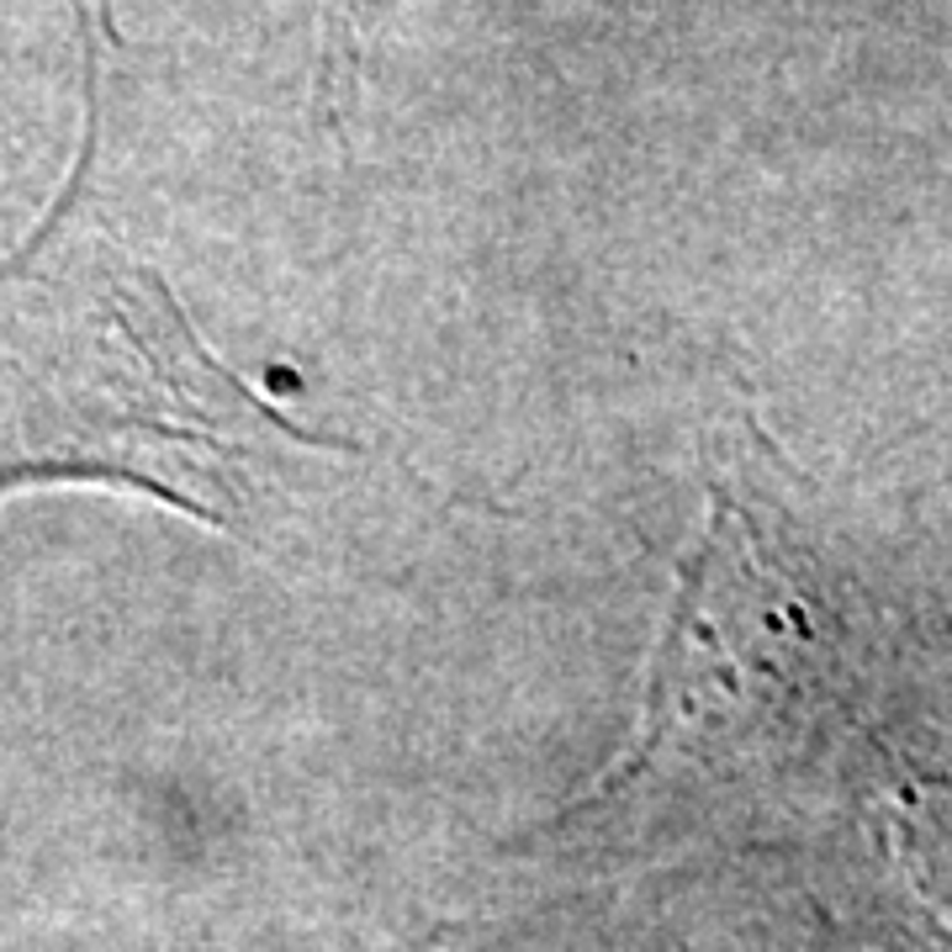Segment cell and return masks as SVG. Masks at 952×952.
Masks as SVG:
<instances>
[{"label": "cell", "mask_w": 952, "mask_h": 952, "mask_svg": "<svg viewBox=\"0 0 952 952\" xmlns=\"http://www.w3.org/2000/svg\"><path fill=\"white\" fill-rule=\"evenodd\" d=\"M397 952H440V937L434 942H418V948H397Z\"/></svg>", "instance_id": "obj_4"}, {"label": "cell", "mask_w": 952, "mask_h": 952, "mask_svg": "<svg viewBox=\"0 0 952 952\" xmlns=\"http://www.w3.org/2000/svg\"><path fill=\"white\" fill-rule=\"evenodd\" d=\"M382 5L387 0H333V11H328V54H324L328 95H339V90L350 86V75H355V64H360V43H365V32H371Z\"/></svg>", "instance_id": "obj_3"}, {"label": "cell", "mask_w": 952, "mask_h": 952, "mask_svg": "<svg viewBox=\"0 0 952 952\" xmlns=\"http://www.w3.org/2000/svg\"><path fill=\"white\" fill-rule=\"evenodd\" d=\"M90 149L54 217L0 265V492L117 481L243 530L328 440L292 429L202 344L165 275L86 202Z\"/></svg>", "instance_id": "obj_1"}, {"label": "cell", "mask_w": 952, "mask_h": 952, "mask_svg": "<svg viewBox=\"0 0 952 952\" xmlns=\"http://www.w3.org/2000/svg\"><path fill=\"white\" fill-rule=\"evenodd\" d=\"M894 852L926 916L952 937V783H905L894 804Z\"/></svg>", "instance_id": "obj_2"}]
</instances>
